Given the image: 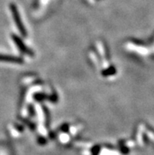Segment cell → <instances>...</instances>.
I'll list each match as a JSON object with an SVG mask.
<instances>
[{"instance_id":"3957f363","label":"cell","mask_w":154,"mask_h":155,"mask_svg":"<svg viewBox=\"0 0 154 155\" xmlns=\"http://www.w3.org/2000/svg\"><path fill=\"white\" fill-rule=\"evenodd\" d=\"M0 61H7V62H14V63H23V60L20 58L10 56V55L0 54Z\"/></svg>"},{"instance_id":"7a4b0ae2","label":"cell","mask_w":154,"mask_h":155,"mask_svg":"<svg viewBox=\"0 0 154 155\" xmlns=\"http://www.w3.org/2000/svg\"><path fill=\"white\" fill-rule=\"evenodd\" d=\"M13 39H14V42L16 43V44L18 45V47H19V49L21 50L22 52H24L25 54H29V55L33 54V53H32V52H31L29 49H28L27 47H26V46L23 43H22L21 40V39L18 37V36H16V35H13Z\"/></svg>"},{"instance_id":"6da1fadb","label":"cell","mask_w":154,"mask_h":155,"mask_svg":"<svg viewBox=\"0 0 154 155\" xmlns=\"http://www.w3.org/2000/svg\"><path fill=\"white\" fill-rule=\"evenodd\" d=\"M10 7H11L12 14H13V16H14V19L16 22V25H17V26H18V29L20 30V31H21V33L22 35L25 36V35H27V33H26L25 28L24 27L23 24H22L21 22V18H20V15H19V13H18V9H17V7L14 6V4H12Z\"/></svg>"}]
</instances>
